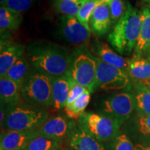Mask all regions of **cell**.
Segmentation results:
<instances>
[{"mask_svg": "<svg viewBox=\"0 0 150 150\" xmlns=\"http://www.w3.org/2000/svg\"><path fill=\"white\" fill-rule=\"evenodd\" d=\"M6 115V104L1 102V112H0V124H2Z\"/></svg>", "mask_w": 150, "mask_h": 150, "instance_id": "cell-33", "label": "cell"}, {"mask_svg": "<svg viewBox=\"0 0 150 150\" xmlns=\"http://www.w3.org/2000/svg\"><path fill=\"white\" fill-rule=\"evenodd\" d=\"M91 94L89 90L80 95L76 100L70 106L64 108V112L69 117L73 120H78L82 114L85 112V109L88 105L91 99Z\"/></svg>", "mask_w": 150, "mask_h": 150, "instance_id": "cell-24", "label": "cell"}, {"mask_svg": "<svg viewBox=\"0 0 150 150\" xmlns=\"http://www.w3.org/2000/svg\"><path fill=\"white\" fill-rule=\"evenodd\" d=\"M85 0H54V9L62 16L76 17Z\"/></svg>", "mask_w": 150, "mask_h": 150, "instance_id": "cell-25", "label": "cell"}, {"mask_svg": "<svg viewBox=\"0 0 150 150\" xmlns=\"http://www.w3.org/2000/svg\"><path fill=\"white\" fill-rule=\"evenodd\" d=\"M0 97L5 104L20 101L22 99L20 86L13 80L4 76L0 78Z\"/></svg>", "mask_w": 150, "mask_h": 150, "instance_id": "cell-21", "label": "cell"}, {"mask_svg": "<svg viewBox=\"0 0 150 150\" xmlns=\"http://www.w3.org/2000/svg\"><path fill=\"white\" fill-rule=\"evenodd\" d=\"M112 25L110 18L109 0L99 4L92 13L90 20L91 31L97 37L104 36L110 31Z\"/></svg>", "mask_w": 150, "mask_h": 150, "instance_id": "cell-12", "label": "cell"}, {"mask_svg": "<svg viewBox=\"0 0 150 150\" xmlns=\"http://www.w3.org/2000/svg\"><path fill=\"white\" fill-rule=\"evenodd\" d=\"M135 110L140 115H150V89L145 84L135 81L134 86Z\"/></svg>", "mask_w": 150, "mask_h": 150, "instance_id": "cell-20", "label": "cell"}, {"mask_svg": "<svg viewBox=\"0 0 150 150\" xmlns=\"http://www.w3.org/2000/svg\"><path fill=\"white\" fill-rule=\"evenodd\" d=\"M148 60L150 61V56H149V57H148Z\"/></svg>", "mask_w": 150, "mask_h": 150, "instance_id": "cell-38", "label": "cell"}, {"mask_svg": "<svg viewBox=\"0 0 150 150\" xmlns=\"http://www.w3.org/2000/svg\"><path fill=\"white\" fill-rule=\"evenodd\" d=\"M24 54H25V48L21 45L1 43L0 78L6 76L11 67Z\"/></svg>", "mask_w": 150, "mask_h": 150, "instance_id": "cell-17", "label": "cell"}, {"mask_svg": "<svg viewBox=\"0 0 150 150\" xmlns=\"http://www.w3.org/2000/svg\"><path fill=\"white\" fill-rule=\"evenodd\" d=\"M63 149V145L61 142L52 138L39 134L35 137L24 150H59Z\"/></svg>", "mask_w": 150, "mask_h": 150, "instance_id": "cell-26", "label": "cell"}, {"mask_svg": "<svg viewBox=\"0 0 150 150\" xmlns=\"http://www.w3.org/2000/svg\"><path fill=\"white\" fill-rule=\"evenodd\" d=\"M97 42L94 47V52L97 54V58L108 64L121 69L128 74L131 60L115 53L106 43L102 42Z\"/></svg>", "mask_w": 150, "mask_h": 150, "instance_id": "cell-16", "label": "cell"}, {"mask_svg": "<svg viewBox=\"0 0 150 150\" xmlns=\"http://www.w3.org/2000/svg\"><path fill=\"white\" fill-rule=\"evenodd\" d=\"M135 150H150V143H136L134 145Z\"/></svg>", "mask_w": 150, "mask_h": 150, "instance_id": "cell-32", "label": "cell"}, {"mask_svg": "<svg viewBox=\"0 0 150 150\" xmlns=\"http://www.w3.org/2000/svg\"><path fill=\"white\" fill-rule=\"evenodd\" d=\"M142 22L139 37L132 59H139L147 52L150 45V5L144 6L141 10Z\"/></svg>", "mask_w": 150, "mask_h": 150, "instance_id": "cell-15", "label": "cell"}, {"mask_svg": "<svg viewBox=\"0 0 150 150\" xmlns=\"http://www.w3.org/2000/svg\"><path fill=\"white\" fill-rule=\"evenodd\" d=\"M76 124L79 128L104 144L120 131L122 126L117 121L97 112H84Z\"/></svg>", "mask_w": 150, "mask_h": 150, "instance_id": "cell-5", "label": "cell"}, {"mask_svg": "<svg viewBox=\"0 0 150 150\" xmlns=\"http://www.w3.org/2000/svg\"><path fill=\"white\" fill-rule=\"evenodd\" d=\"M141 1H142V2L148 4L150 5V0H141Z\"/></svg>", "mask_w": 150, "mask_h": 150, "instance_id": "cell-34", "label": "cell"}, {"mask_svg": "<svg viewBox=\"0 0 150 150\" xmlns=\"http://www.w3.org/2000/svg\"><path fill=\"white\" fill-rule=\"evenodd\" d=\"M72 79L69 74L52 77V105L56 110H64L70 92Z\"/></svg>", "mask_w": 150, "mask_h": 150, "instance_id": "cell-14", "label": "cell"}, {"mask_svg": "<svg viewBox=\"0 0 150 150\" xmlns=\"http://www.w3.org/2000/svg\"><path fill=\"white\" fill-rule=\"evenodd\" d=\"M149 89H150V85H149Z\"/></svg>", "mask_w": 150, "mask_h": 150, "instance_id": "cell-41", "label": "cell"}, {"mask_svg": "<svg viewBox=\"0 0 150 150\" xmlns=\"http://www.w3.org/2000/svg\"><path fill=\"white\" fill-rule=\"evenodd\" d=\"M135 110L134 95L122 92L103 99L97 107V112L103 114L122 124L128 120Z\"/></svg>", "mask_w": 150, "mask_h": 150, "instance_id": "cell-6", "label": "cell"}, {"mask_svg": "<svg viewBox=\"0 0 150 150\" xmlns=\"http://www.w3.org/2000/svg\"><path fill=\"white\" fill-rule=\"evenodd\" d=\"M64 150H107L106 145L76 127L65 144Z\"/></svg>", "mask_w": 150, "mask_h": 150, "instance_id": "cell-13", "label": "cell"}, {"mask_svg": "<svg viewBox=\"0 0 150 150\" xmlns=\"http://www.w3.org/2000/svg\"><path fill=\"white\" fill-rule=\"evenodd\" d=\"M128 75L134 81L140 82L149 87L150 85V61L149 60L132 59L128 70Z\"/></svg>", "mask_w": 150, "mask_h": 150, "instance_id": "cell-19", "label": "cell"}, {"mask_svg": "<svg viewBox=\"0 0 150 150\" xmlns=\"http://www.w3.org/2000/svg\"><path fill=\"white\" fill-rule=\"evenodd\" d=\"M97 72L95 81L90 92L95 93L97 90L118 91L127 87L129 83V75L122 70L108 64L96 58Z\"/></svg>", "mask_w": 150, "mask_h": 150, "instance_id": "cell-7", "label": "cell"}, {"mask_svg": "<svg viewBox=\"0 0 150 150\" xmlns=\"http://www.w3.org/2000/svg\"><path fill=\"white\" fill-rule=\"evenodd\" d=\"M5 1H6V0H0V4H1V5Z\"/></svg>", "mask_w": 150, "mask_h": 150, "instance_id": "cell-36", "label": "cell"}, {"mask_svg": "<svg viewBox=\"0 0 150 150\" xmlns=\"http://www.w3.org/2000/svg\"><path fill=\"white\" fill-rule=\"evenodd\" d=\"M126 129L132 138L140 140L138 143H150V115L137 113Z\"/></svg>", "mask_w": 150, "mask_h": 150, "instance_id": "cell-18", "label": "cell"}, {"mask_svg": "<svg viewBox=\"0 0 150 150\" xmlns=\"http://www.w3.org/2000/svg\"><path fill=\"white\" fill-rule=\"evenodd\" d=\"M105 145L107 150H135L130 138L122 131Z\"/></svg>", "mask_w": 150, "mask_h": 150, "instance_id": "cell-27", "label": "cell"}, {"mask_svg": "<svg viewBox=\"0 0 150 150\" xmlns=\"http://www.w3.org/2000/svg\"><path fill=\"white\" fill-rule=\"evenodd\" d=\"M38 135V129L22 131L1 130L0 136V150L24 149L31 140Z\"/></svg>", "mask_w": 150, "mask_h": 150, "instance_id": "cell-11", "label": "cell"}, {"mask_svg": "<svg viewBox=\"0 0 150 150\" xmlns=\"http://www.w3.org/2000/svg\"><path fill=\"white\" fill-rule=\"evenodd\" d=\"M48 117L46 108L29 104L21 99L6 104V115L1 127L8 131L33 130L38 129Z\"/></svg>", "mask_w": 150, "mask_h": 150, "instance_id": "cell-2", "label": "cell"}, {"mask_svg": "<svg viewBox=\"0 0 150 150\" xmlns=\"http://www.w3.org/2000/svg\"><path fill=\"white\" fill-rule=\"evenodd\" d=\"M33 1V0H6L1 6L22 13L32 6Z\"/></svg>", "mask_w": 150, "mask_h": 150, "instance_id": "cell-30", "label": "cell"}, {"mask_svg": "<svg viewBox=\"0 0 150 150\" xmlns=\"http://www.w3.org/2000/svg\"><path fill=\"white\" fill-rule=\"evenodd\" d=\"M110 18L112 25L115 24L122 17L128 8L126 0H109Z\"/></svg>", "mask_w": 150, "mask_h": 150, "instance_id": "cell-29", "label": "cell"}, {"mask_svg": "<svg viewBox=\"0 0 150 150\" xmlns=\"http://www.w3.org/2000/svg\"><path fill=\"white\" fill-rule=\"evenodd\" d=\"M86 2H87V1H92V0H85Z\"/></svg>", "mask_w": 150, "mask_h": 150, "instance_id": "cell-37", "label": "cell"}, {"mask_svg": "<svg viewBox=\"0 0 150 150\" xmlns=\"http://www.w3.org/2000/svg\"><path fill=\"white\" fill-rule=\"evenodd\" d=\"M147 53L149 54V56H150V45H149V47H148V50H147Z\"/></svg>", "mask_w": 150, "mask_h": 150, "instance_id": "cell-35", "label": "cell"}, {"mask_svg": "<svg viewBox=\"0 0 150 150\" xmlns=\"http://www.w3.org/2000/svg\"><path fill=\"white\" fill-rule=\"evenodd\" d=\"M59 150H64V149H59Z\"/></svg>", "mask_w": 150, "mask_h": 150, "instance_id": "cell-40", "label": "cell"}, {"mask_svg": "<svg viewBox=\"0 0 150 150\" xmlns=\"http://www.w3.org/2000/svg\"><path fill=\"white\" fill-rule=\"evenodd\" d=\"M76 127L74 120L65 114H57L48 117L38 130L40 135L61 142L64 148Z\"/></svg>", "mask_w": 150, "mask_h": 150, "instance_id": "cell-8", "label": "cell"}, {"mask_svg": "<svg viewBox=\"0 0 150 150\" xmlns=\"http://www.w3.org/2000/svg\"><path fill=\"white\" fill-rule=\"evenodd\" d=\"M87 90L88 89L79 85V84L75 83V82H74L72 80V84H71L70 90V92H69L68 97H67V100L65 107L70 106L71 104H72L80 95H81Z\"/></svg>", "mask_w": 150, "mask_h": 150, "instance_id": "cell-31", "label": "cell"}, {"mask_svg": "<svg viewBox=\"0 0 150 150\" xmlns=\"http://www.w3.org/2000/svg\"><path fill=\"white\" fill-rule=\"evenodd\" d=\"M97 66L96 58L87 54H80L72 60L69 75L73 81L90 91L95 81Z\"/></svg>", "mask_w": 150, "mask_h": 150, "instance_id": "cell-9", "label": "cell"}, {"mask_svg": "<svg viewBox=\"0 0 150 150\" xmlns=\"http://www.w3.org/2000/svg\"><path fill=\"white\" fill-rule=\"evenodd\" d=\"M59 33L67 42L81 45L90 40L91 31L84 27L76 17L62 16L59 21Z\"/></svg>", "mask_w": 150, "mask_h": 150, "instance_id": "cell-10", "label": "cell"}, {"mask_svg": "<svg viewBox=\"0 0 150 150\" xmlns=\"http://www.w3.org/2000/svg\"><path fill=\"white\" fill-rule=\"evenodd\" d=\"M22 21L21 13L11 10L7 7H0V31L3 33L10 32L18 29Z\"/></svg>", "mask_w": 150, "mask_h": 150, "instance_id": "cell-22", "label": "cell"}, {"mask_svg": "<svg viewBox=\"0 0 150 150\" xmlns=\"http://www.w3.org/2000/svg\"><path fill=\"white\" fill-rule=\"evenodd\" d=\"M17 150H24V149H17Z\"/></svg>", "mask_w": 150, "mask_h": 150, "instance_id": "cell-39", "label": "cell"}, {"mask_svg": "<svg viewBox=\"0 0 150 150\" xmlns=\"http://www.w3.org/2000/svg\"><path fill=\"white\" fill-rule=\"evenodd\" d=\"M22 99L33 106L49 108L52 105V77L31 69L20 87Z\"/></svg>", "mask_w": 150, "mask_h": 150, "instance_id": "cell-4", "label": "cell"}, {"mask_svg": "<svg viewBox=\"0 0 150 150\" xmlns=\"http://www.w3.org/2000/svg\"><path fill=\"white\" fill-rule=\"evenodd\" d=\"M25 54L31 69L52 77L69 74L72 60L64 48L44 41L30 42Z\"/></svg>", "mask_w": 150, "mask_h": 150, "instance_id": "cell-1", "label": "cell"}, {"mask_svg": "<svg viewBox=\"0 0 150 150\" xmlns=\"http://www.w3.org/2000/svg\"><path fill=\"white\" fill-rule=\"evenodd\" d=\"M31 69L26 54H24L11 67L5 76L13 80L21 87L24 81L31 72Z\"/></svg>", "mask_w": 150, "mask_h": 150, "instance_id": "cell-23", "label": "cell"}, {"mask_svg": "<svg viewBox=\"0 0 150 150\" xmlns=\"http://www.w3.org/2000/svg\"><path fill=\"white\" fill-rule=\"evenodd\" d=\"M142 22L141 11L128 2L125 16L115 24L108 41L121 54H130L135 50Z\"/></svg>", "mask_w": 150, "mask_h": 150, "instance_id": "cell-3", "label": "cell"}, {"mask_svg": "<svg viewBox=\"0 0 150 150\" xmlns=\"http://www.w3.org/2000/svg\"><path fill=\"white\" fill-rule=\"evenodd\" d=\"M105 0H92L86 2L81 7L80 10L79 11L76 18L86 28L91 31L90 27V20L92 13L95 10V8Z\"/></svg>", "mask_w": 150, "mask_h": 150, "instance_id": "cell-28", "label": "cell"}]
</instances>
